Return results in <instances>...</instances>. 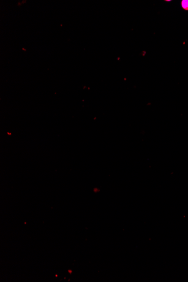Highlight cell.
Here are the masks:
<instances>
[{
	"instance_id": "obj_1",
	"label": "cell",
	"mask_w": 188,
	"mask_h": 282,
	"mask_svg": "<svg viewBox=\"0 0 188 282\" xmlns=\"http://www.w3.org/2000/svg\"><path fill=\"white\" fill-rule=\"evenodd\" d=\"M181 5L183 8L185 10H188V0H183L181 3Z\"/></svg>"
}]
</instances>
